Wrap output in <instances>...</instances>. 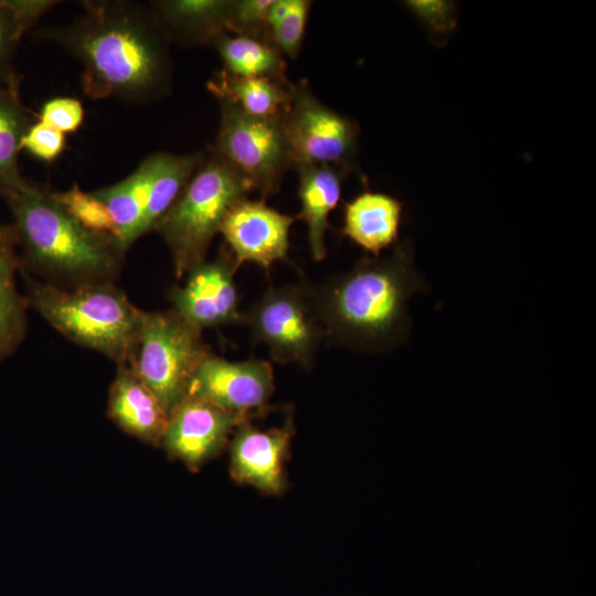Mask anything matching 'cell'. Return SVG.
<instances>
[{
	"mask_svg": "<svg viewBox=\"0 0 596 596\" xmlns=\"http://www.w3.org/2000/svg\"><path fill=\"white\" fill-rule=\"evenodd\" d=\"M204 158L205 155L202 152L188 155L158 152L156 170L138 230V238L153 230L157 222L178 199Z\"/></svg>",
	"mask_w": 596,
	"mask_h": 596,
	"instance_id": "cell-24",
	"label": "cell"
},
{
	"mask_svg": "<svg viewBox=\"0 0 596 596\" xmlns=\"http://www.w3.org/2000/svg\"><path fill=\"white\" fill-rule=\"evenodd\" d=\"M295 220L268 206L264 200L245 198L230 209L219 233L238 266L249 262L268 272L274 263L287 259L289 231Z\"/></svg>",
	"mask_w": 596,
	"mask_h": 596,
	"instance_id": "cell-14",
	"label": "cell"
},
{
	"mask_svg": "<svg viewBox=\"0 0 596 596\" xmlns=\"http://www.w3.org/2000/svg\"><path fill=\"white\" fill-rule=\"evenodd\" d=\"M247 417L188 394L170 413L161 447L192 471L219 456Z\"/></svg>",
	"mask_w": 596,
	"mask_h": 596,
	"instance_id": "cell-12",
	"label": "cell"
},
{
	"mask_svg": "<svg viewBox=\"0 0 596 596\" xmlns=\"http://www.w3.org/2000/svg\"><path fill=\"white\" fill-rule=\"evenodd\" d=\"M253 184L211 150L178 199L157 222L178 279L206 259L211 242L230 209L247 198Z\"/></svg>",
	"mask_w": 596,
	"mask_h": 596,
	"instance_id": "cell-5",
	"label": "cell"
},
{
	"mask_svg": "<svg viewBox=\"0 0 596 596\" xmlns=\"http://www.w3.org/2000/svg\"><path fill=\"white\" fill-rule=\"evenodd\" d=\"M294 0H274L267 17L268 31L283 21L289 13Z\"/></svg>",
	"mask_w": 596,
	"mask_h": 596,
	"instance_id": "cell-31",
	"label": "cell"
},
{
	"mask_svg": "<svg viewBox=\"0 0 596 596\" xmlns=\"http://www.w3.org/2000/svg\"><path fill=\"white\" fill-rule=\"evenodd\" d=\"M158 160V152L146 157L137 169L124 180L92 193L109 211L120 236L119 246L126 254L138 240V230L145 212L148 191Z\"/></svg>",
	"mask_w": 596,
	"mask_h": 596,
	"instance_id": "cell-21",
	"label": "cell"
},
{
	"mask_svg": "<svg viewBox=\"0 0 596 596\" xmlns=\"http://www.w3.org/2000/svg\"><path fill=\"white\" fill-rule=\"evenodd\" d=\"M274 0L232 1L228 17V34L269 38L267 17Z\"/></svg>",
	"mask_w": 596,
	"mask_h": 596,
	"instance_id": "cell-26",
	"label": "cell"
},
{
	"mask_svg": "<svg viewBox=\"0 0 596 596\" xmlns=\"http://www.w3.org/2000/svg\"><path fill=\"white\" fill-rule=\"evenodd\" d=\"M283 125L292 167L329 164L353 170L358 124L322 104L306 83L294 85Z\"/></svg>",
	"mask_w": 596,
	"mask_h": 596,
	"instance_id": "cell-9",
	"label": "cell"
},
{
	"mask_svg": "<svg viewBox=\"0 0 596 596\" xmlns=\"http://www.w3.org/2000/svg\"><path fill=\"white\" fill-rule=\"evenodd\" d=\"M33 124L24 107L19 88V78L0 83V194L20 189L26 183L19 168L22 139Z\"/></svg>",
	"mask_w": 596,
	"mask_h": 596,
	"instance_id": "cell-22",
	"label": "cell"
},
{
	"mask_svg": "<svg viewBox=\"0 0 596 596\" xmlns=\"http://www.w3.org/2000/svg\"><path fill=\"white\" fill-rule=\"evenodd\" d=\"M107 415L125 433L161 447L169 414L128 365H118L109 387Z\"/></svg>",
	"mask_w": 596,
	"mask_h": 596,
	"instance_id": "cell-15",
	"label": "cell"
},
{
	"mask_svg": "<svg viewBox=\"0 0 596 596\" xmlns=\"http://www.w3.org/2000/svg\"><path fill=\"white\" fill-rule=\"evenodd\" d=\"M28 31L13 12L9 0H0V83L18 77L13 60Z\"/></svg>",
	"mask_w": 596,
	"mask_h": 596,
	"instance_id": "cell-28",
	"label": "cell"
},
{
	"mask_svg": "<svg viewBox=\"0 0 596 596\" xmlns=\"http://www.w3.org/2000/svg\"><path fill=\"white\" fill-rule=\"evenodd\" d=\"M3 198L29 265L72 286L117 276L125 256L117 240L81 225L47 187L28 180Z\"/></svg>",
	"mask_w": 596,
	"mask_h": 596,
	"instance_id": "cell-3",
	"label": "cell"
},
{
	"mask_svg": "<svg viewBox=\"0 0 596 596\" xmlns=\"http://www.w3.org/2000/svg\"><path fill=\"white\" fill-rule=\"evenodd\" d=\"M212 45L223 61V71L232 75L289 83L283 54L270 40L225 33Z\"/></svg>",
	"mask_w": 596,
	"mask_h": 596,
	"instance_id": "cell-23",
	"label": "cell"
},
{
	"mask_svg": "<svg viewBox=\"0 0 596 596\" xmlns=\"http://www.w3.org/2000/svg\"><path fill=\"white\" fill-rule=\"evenodd\" d=\"M26 280L29 306L73 342L128 365L139 342L142 310L111 281L64 288Z\"/></svg>",
	"mask_w": 596,
	"mask_h": 596,
	"instance_id": "cell-4",
	"label": "cell"
},
{
	"mask_svg": "<svg viewBox=\"0 0 596 596\" xmlns=\"http://www.w3.org/2000/svg\"><path fill=\"white\" fill-rule=\"evenodd\" d=\"M294 434L291 418L268 429L255 427L251 419L240 423L228 441L233 480L267 494H281L287 487L285 462Z\"/></svg>",
	"mask_w": 596,
	"mask_h": 596,
	"instance_id": "cell-13",
	"label": "cell"
},
{
	"mask_svg": "<svg viewBox=\"0 0 596 596\" xmlns=\"http://www.w3.org/2000/svg\"><path fill=\"white\" fill-rule=\"evenodd\" d=\"M413 258V245L405 240L386 257L363 256L350 270L324 284H309L324 340L366 353L402 345L412 327L409 300L427 288Z\"/></svg>",
	"mask_w": 596,
	"mask_h": 596,
	"instance_id": "cell-2",
	"label": "cell"
},
{
	"mask_svg": "<svg viewBox=\"0 0 596 596\" xmlns=\"http://www.w3.org/2000/svg\"><path fill=\"white\" fill-rule=\"evenodd\" d=\"M274 387L269 362L256 359L232 362L211 351L198 365L188 394L252 419L266 412Z\"/></svg>",
	"mask_w": 596,
	"mask_h": 596,
	"instance_id": "cell-10",
	"label": "cell"
},
{
	"mask_svg": "<svg viewBox=\"0 0 596 596\" xmlns=\"http://www.w3.org/2000/svg\"><path fill=\"white\" fill-rule=\"evenodd\" d=\"M39 120L63 134L74 132L84 121V107L76 98L56 97L42 106Z\"/></svg>",
	"mask_w": 596,
	"mask_h": 596,
	"instance_id": "cell-30",
	"label": "cell"
},
{
	"mask_svg": "<svg viewBox=\"0 0 596 596\" xmlns=\"http://www.w3.org/2000/svg\"><path fill=\"white\" fill-rule=\"evenodd\" d=\"M296 169L299 174L298 196L301 203L296 219L307 224L312 258L320 262L327 254L329 214L338 205L343 180L350 172L329 164H302Z\"/></svg>",
	"mask_w": 596,
	"mask_h": 596,
	"instance_id": "cell-17",
	"label": "cell"
},
{
	"mask_svg": "<svg viewBox=\"0 0 596 596\" xmlns=\"http://www.w3.org/2000/svg\"><path fill=\"white\" fill-rule=\"evenodd\" d=\"M230 0H161L149 6L169 39L187 44H212L228 33Z\"/></svg>",
	"mask_w": 596,
	"mask_h": 596,
	"instance_id": "cell-18",
	"label": "cell"
},
{
	"mask_svg": "<svg viewBox=\"0 0 596 596\" xmlns=\"http://www.w3.org/2000/svg\"><path fill=\"white\" fill-rule=\"evenodd\" d=\"M243 323L255 342L265 344L274 361L313 365L324 333L315 311L309 283L269 287L246 312Z\"/></svg>",
	"mask_w": 596,
	"mask_h": 596,
	"instance_id": "cell-7",
	"label": "cell"
},
{
	"mask_svg": "<svg viewBox=\"0 0 596 596\" xmlns=\"http://www.w3.org/2000/svg\"><path fill=\"white\" fill-rule=\"evenodd\" d=\"M210 352L202 331L172 308L143 311L139 342L128 366L169 414L188 395L198 365Z\"/></svg>",
	"mask_w": 596,
	"mask_h": 596,
	"instance_id": "cell-6",
	"label": "cell"
},
{
	"mask_svg": "<svg viewBox=\"0 0 596 596\" xmlns=\"http://www.w3.org/2000/svg\"><path fill=\"white\" fill-rule=\"evenodd\" d=\"M402 202L386 193L363 191L344 205L342 235L365 252L380 256L398 242Z\"/></svg>",
	"mask_w": 596,
	"mask_h": 596,
	"instance_id": "cell-16",
	"label": "cell"
},
{
	"mask_svg": "<svg viewBox=\"0 0 596 596\" xmlns=\"http://www.w3.org/2000/svg\"><path fill=\"white\" fill-rule=\"evenodd\" d=\"M21 268L17 230L0 224V361L13 354L26 333L29 302L17 284Z\"/></svg>",
	"mask_w": 596,
	"mask_h": 596,
	"instance_id": "cell-19",
	"label": "cell"
},
{
	"mask_svg": "<svg viewBox=\"0 0 596 596\" xmlns=\"http://www.w3.org/2000/svg\"><path fill=\"white\" fill-rule=\"evenodd\" d=\"M219 102L227 103L254 117H283L292 97L294 85L267 77H243L217 72L206 84Z\"/></svg>",
	"mask_w": 596,
	"mask_h": 596,
	"instance_id": "cell-20",
	"label": "cell"
},
{
	"mask_svg": "<svg viewBox=\"0 0 596 596\" xmlns=\"http://www.w3.org/2000/svg\"><path fill=\"white\" fill-rule=\"evenodd\" d=\"M221 123L213 152L241 172L262 196L276 193L291 166L283 117H254L220 102Z\"/></svg>",
	"mask_w": 596,
	"mask_h": 596,
	"instance_id": "cell-8",
	"label": "cell"
},
{
	"mask_svg": "<svg viewBox=\"0 0 596 596\" xmlns=\"http://www.w3.org/2000/svg\"><path fill=\"white\" fill-rule=\"evenodd\" d=\"M66 25L43 30L83 66L81 86L92 99L147 103L170 87L168 38L150 7L121 0L84 1Z\"/></svg>",
	"mask_w": 596,
	"mask_h": 596,
	"instance_id": "cell-1",
	"label": "cell"
},
{
	"mask_svg": "<svg viewBox=\"0 0 596 596\" xmlns=\"http://www.w3.org/2000/svg\"><path fill=\"white\" fill-rule=\"evenodd\" d=\"M53 195L81 225L92 232L115 237L119 245L120 233L115 221L106 205L92 192H84L74 183L68 190L53 192Z\"/></svg>",
	"mask_w": 596,
	"mask_h": 596,
	"instance_id": "cell-25",
	"label": "cell"
},
{
	"mask_svg": "<svg viewBox=\"0 0 596 596\" xmlns=\"http://www.w3.org/2000/svg\"><path fill=\"white\" fill-rule=\"evenodd\" d=\"M311 1L294 0L286 18L269 30L274 45L291 58H296L301 49Z\"/></svg>",
	"mask_w": 596,
	"mask_h": 596,
	"instance_id": "cell-27",
	"label": "cell"
},
{
	"mask_svg": "<svg viewBox=\"0 0 596 596\" xmlns=\"http://www.w3.org/2000/svg\"><path fill=\"white\" fill-rule=\"evenodd\" d=\"M65 134L42 123H33L25 132L21 149L43 161H53L65 148Z\"/></svg>",
	"mask_w": 596,
	"mask_h": 596,
	"instance_id": "cell-29",
	"label": "cell"
},
{
	"mask_svg": "<svg viewBox=\"0 0 596 596\" xmlns=\"http://www.w3.org/2000/svg\"><path fill=\"white\" fill-rule=\"evenodd\" d=\"M238 267L233 253L222 246L214 259H205L188 272L183 286L170 289L168 297L172 309L201 331L243 323L234 281Z\"/></svg>",
	"mask_w": 596,
	"mask_h": 596,
	"instance_id": "cell-11",
	"label": "cell"
}]
</instances>
